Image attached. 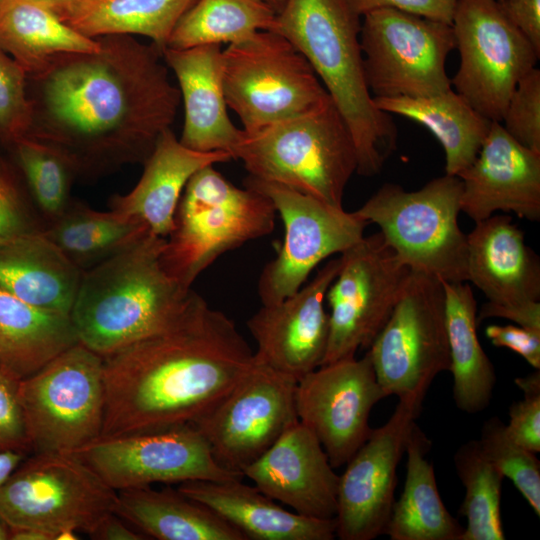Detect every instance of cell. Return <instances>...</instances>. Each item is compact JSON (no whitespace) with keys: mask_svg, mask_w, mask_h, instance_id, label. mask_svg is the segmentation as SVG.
<instances>
[{"mask_svg":"<svg viewBox=\"0 0 540 540\" xmlns=\"http://www.w3.org/2000/svg\"><path fill=\"white\" fill-rule=\"evenodd\" d=\"M10 146L26 189L46 228L71 202V187L76 174L59 153L32 138H21Z\"/></svg>","mask_w":540,"mask_h":540,"instance_id":"38","label":"cell"},{"mask_svg":"<svg viewBox=\"0 0 540 540\" xmlns=\"http://www.w3.org/2000/svg\"><path fill=\"white\" fill-rule=\"evenodd\" d=\"M461 193V179L448 174L416 191L385 183L355 212L380 228L411 271L467 282V234L458 224Z\"/></svg>","mask_w":540,"mask_h":540,"instance_id":"7","label":"cell"},{"mask_svg":"<svg viewBox=\"0 0 540 540\" xmlns=\"http://www.w3.org/2000/svg\"><path fill=\"white\" fill-rule=\"evenodd\" d=\"M165 240L147 231L122 252L83 271L71 310L81 344L104 357L184 314L195 292L165 271Z\"/></svg>","mask_w":540,"mask_h":540,"instance_id":"4","label":"cell"},{"mask_svg":"<svg viewBox=\"0 0 540 540\" xmlns=\"http://www.w3.org/2000/svg\"><path fill=\"white\" fill-rule=\"evenodd\" d=\"M224 151L200 152L184 146L171 128L158 138L143 163L138 183L128 193L110 199L111 210L135 218L155 235L167 238L175 211L190 178L200 169L228 162Z\"/></svg>","mask_w":540,"mask_h":540,"instance_id":"25","label":"cell"},{"mask_svg":"<svg viewBox=\"0 0 540 540\" xmlns=\"http://www.w3.org/2000/svg\"><path fill=\"white\" fill-rule=\"evenodd\" d=\"M195 0H79L56 15L89 38L142 35L163 51Z\"/></svg>","mask_w":540,"mask_h":540,"instance_id":"34","label":"cell"},{"mask_svg":"<svg viewBox=\"0 0 540 540\" xmlns=\"http://www.w3.org/2000/svg\"><path fill=\"white\" fill-rule=\"evenodd\" d=\"M501 124L521 145L540 153V70L537 67L516 84Z\"/></svg>","mask_w":540,"mask_h":540,"instance_id":"41","label":"cell"},{"mask_svg":"<svg viewBox=\"0 0 540 540\" xmlns=\"http://www.w3.org/2000/svg\"><path fill=\"white\" fill-rule=\"evenodd\" d=\"M71 454L85 462L115 491L154 483L244 478L216 462L207 441L192 424L99 437Z\"/></svg>","mask_w":540,"mask_h":540,"instance_id":"17","label":"cell"},{"mask_svg":"<svg viewBox=\"0 0 540 540\" xmlns=\"http://www.w3.org/2000/svg\"><path fill=\"white\" fill-rule=\"evenodd\" d=\"M478 444L485 457L510 479L517 490L540 515V462L535 453L513 441L505 424L496 416L486 420Z\"/></svg>","mask_w":540,"mask_h":540,"instance_id":"39","label":"cell"},{"mask_svg":"<svg viewBox=\"0 0 540 540\" xmlns=\"http://www.w3.org/2000/svg\"><path fill=\"white\" fill-rule=\"evenodd\" d=\"M233 159L242 161L250 177L335 207H343L358 164L351 132L330 96L302 114L253 133L243 131Z\"/></svg>","mask_w":540,"mask_h":540,"instance_id":"5","label":"cell"},{"mask_svg":"<svg viewBox=\"0 0 540 540\" xmlns=\"http://www.w3.org/2000/svg\"><path fill=\"white\" fill-rule=\"evenodd\" d=\"M373 99L381 111L409 118L430 130L444 149L445 172L453 176L475 160L493 122L452 88L428 97Z\"/></svg>","mask_w":540,"mask_h":540,"instance_id":"32","label":"cell"},{"mask_svg":"<svg viewBox=\"0 0 540 540\" xmlns=\"http://www.w3.org/2000/svg\"><path fill=\"white\" fill-rule=\"evenodd\" d=\"M360 27L347 0H287L273 30L306 58L345 120L356 147V172L374 176L396 148L397 128L367 86Z\"/></svg>","mask_w":540,"mask_h":540,"instance_id":"3","label":"cell"},{"mask_svg":"<svg viewBox=\"0 0 540 540\" xmlns=\"http://www.w3.org/2000/svg\"><path fill=\"white\" fill-rule=\"evenodd\" d=\"M82 273L42 232L0 246V286L40 308L71 314Z\"/></svg>","mask_w":540,"mask_h":540,"instance_id":"27","label":"cell"},{"mask_svg":"<svg viewBox=\"0 0 540 540\" xmlns=\"http://www.w3.org/2000/svg\"><path fill=\"white\" fill-rule=\"evenodd\" d=\"M507 18L540 54V0H497Z\"/></svg>","mask_w":540,"mask_h":540,"instance_id":"47","label":"cell"},{"mask_svg":"<svg viewBox=\"0 0 540 540\" xmlns=\"http://www.w3.org/2000/svg\"><path fill=\"white\" fill-rule=\"evenodd\" d=\"M254 360L234 321L195 292L173 324L103 357L100 437L194 424L229 393Z\"/></svg>","mask_w":540,"mask_h":540,"instance_id":"2","label":"cell"},{"mask_svg":"<svg viewBox=\"0 0 540 540\" xmlns=\"http://www.w3.org/2000/svg\"><path fill=\"white\" fill-rule=\"evenodd\" d=\"M362 17L359 40L373 98L428 97L452 88L445 70L456 48L451 24L393 8Z\"/></svg>","mask_w":540,"mask_h":540,"instance_id":"12","label":"cell"},{"mask_svg":"<svg viewBox=\"0 0 540 540\" xmlns=\"http://www.w3.org/2000/svg\"><path fill=\"white\" fill-rule=\"evenodd\" d=\"M18 387L19 381L0 366V451H28Z\"/></svg>","mask_w":540,"mask_h":540,"instance_id":"44","label":"cell"},{"mask_svg":"<svg viewBox=\"0 0 540 540\" xmlns=\"http://www.w3.org/2000/svg\"><path fill=\"white\" fill-rule=\"evenodd\" d=\"M383 398L368 351L360 359L321 365L295 390L298 420L317 437L333 468L345 465L367 440L370 413Z\"/></svg>","mask_w":540,"mask_h":540,"instance_id":"18","label":"cell"},{"mask_svg":"<svg viewBox=\"0 0 540 540\" xmlns=\"http://www.w3.org/2000/svg\"><path fill=\"white\" fill-rule=\"evenodd\" d=\"M430 447L431 441L415 422L405 450L403 491L393 503L385 529L391 540H461L464 528L445 507L434 466L425 457Z\"/></svg>","mask_w":540,"mask_h":540,"instance_id":"30","label":"cell"},{"mask_svg":"<svg viewBox=\"0 0 540 540\" xmlns=\"http://www.w3.org/2000/svg\"><path fill=\"white\" fill-rule=\"evenodd\" d=\"M222 80L228 108L246 133L309 111L329 96L306 58L275 30L227 45Z\"/></svg>","mask_w":540,"mask_h":540,"instance_id":"9","label":"cell"},{"mask_svg":"<svg viewBox=\"0 0 540 540\" xmlns=\"http://www.w3.org/2000/svg\"><path fill=\"white\" fill-rule=\"evenodd\" d=\"M333 469L317 437L297 421L242 474L262 493L294 512L330 519L337 511L339 482Z\"/></svg>","mask_w":540,"mask_h":540,"instance_id":"22","label":"cell"},{"mask_svg":"<svg viewBox=\"0 0 540 540\" xmlns=\"http://www.w3.org/2000/svg\"><path fill=\"white\" fill-rule=\"evenodd\" d=\"M491 317L505 318L519 326L540 331V302L524 306H497L486 302L477 312V323Z\"/></svg>","mask_w":540,"mask_h":540,"instance_id":"48","label":"cell"},{"mask_svg":"<svg viewBox=\"0 0 540 540\" xmlns=\"http://www.w3.org/2000/svg\"><path fill=\"white\" fill-rule=\"evenodd\" d=\"M221 45L166 47L162 57L173 71L184 107L180 142L200 152L224 151L233 159L243 136L228 114L222 80Z\"/></svg>","mask_w":540,"mask_h":540,"instance_id":"23","label":"cell"},{"mask_svg":"<svg viewBox=\"0 0 540 540\" xmlns=\"http://www.w3.org/2000/svg\"><path fill=\"white\" fill-rule=\"evenodd\" d=\"M359 17L381 9L393 8L452 25L457 0H347Z\"/></svg>","mask_w":540,"mask_h":540,"instance_id":"45","label":"cell"},{"mask_svg":"<svg viewBox=\"0 0 540 540\" xmlns=\"http://www.w3.org/2000/svg\"><path fill=\"white\" fill-rule=\"evenodd\" d=\"M296 384L295 379L255 358L229 393L192 424L221 467L242 474L288 427L299 421Z\"/></svg>","mask_w":540,"mask_h":540,"instance_id":"16","label":"cell"},{"mask_svg":"<svg viewBox=\"0 0 540 540\" xmlns=\"http://www.w3.org/2000/svg\"><path fill=\"white\" fill-rule=\"evenodd\" d=\"M486 337L496 347H505L520 355L534 369H540V331L519 325L491 324Z\"/></svg>","mask_w":540,"mask_h":540,"instance_id":"46","label":"cell"},{"mask_svg":"<svg viewBox=\"0 0 540 540\" xmlns=\"http://www.w3.org/2000/svg\"><path fill=\"white\" fill-rule=\"evenodd\" d=\"M540 369L515 379L523 391V399L509 408L508 436L527 450L540 451Z\"/></svg>","mask_w":540,"mask_h":540,"instance_id":"43","label":"cell"},{"mask_svg":"<svg viewBox=\"0 0 540 540\" xmlns=\"http://www.w3.org/2000/svg\"><path fill=\"white\" fill-rule=\"evenodd\" d=\"M50 8L55 14L61 12L79 0H35Z\"/></svg>","mask_w":540,"mask_h":540,"instance_id":"52","label":"cell"},{"mask_svg":"<svg viewBox=\"0 0 540 540\" xmlns=\"http://www.w3.org/2000/svg\"><path fill=\"white\" fill-rule=\"evenodd\" d=\"M45 223L28 193L0 161V246L29 233L42 232Z\"/></svg>","mask_w":540,"mask_h":540,"instance_id":"42","label":"cell"},{"mask_svg":"<svg viewBox=\"0 0 540 540\" xmlns=\"http://www.w3.org/2000/svg\"><path fill=\"white\" fill-rule=\"evenodd\" d=\"M422 405L399 400L382 426L373 429L339 476L336 537L372 540L385 534L397 484V467Z\"/></svg>","mask_w":540,"mask_h":540,"instance_id":"19","label":"cell"},{"mask_svg":"<svg viewBox=\"0 0 540 540\" xmlns=\"http://www.w3.org/2000/svg\"><path fill=\"white\" fill-rule=\"evenodd\" d=\"M453 459L465 488L460 514L467 526L461 540H504L500 513L504 476L485 457L477 440L462 444Z\"/></svg>","mask_w":540,"mask_h":540,"instance_id":"37","label":"cell"},{"mask_svg":"<svg viewBox=\"0 0 540 540\" xmlns=\"http://www.w3.org/2000/svg\"><path fill=\"white\" fill-rule=\"evenodd\" d=\"M443 282L453 399L468 414L485 410L496 384L495 368L477 336V301L466 282Z\"/></svg>","mask_w":540,"mask_h":540,"instance_id":"31","label":"cell"},{"mask_svg":"<svg viewBox=\"0 0 540 540\" xmlns=\"http://www.w3.org/2000/svg\"><path fill=\"white\" fill-rule=\"evenodd\" d=\"M115 514L145 536L159 540H246L203 504L177 489L149 486L117 491Z\"/></svg>","mask_w":540,"mask_h":540,"instance_id":"29","label":"cell"},{"mask_svg":"<svg viewBox=\"0 0 540 540\" xmlns=\"http://www.w3.org/2000/svg\"><path fill=\"white\" fill-rule=\"evenodd\" d=\"M277 12L263 0H195L184 12L167 47L227 45L273 30Z\"/></svg>","mask_w":540,"mask_h":540,"instance_id":"36","label":"cell"},{"mask_svg":"<svg viewBox=\"0 0 540 540\" xmlns=\"http://www.w3.org/2000/svg\"><path fill=\"white\" fill-rule=\"evenodd\" d=\"M263 1H265L268 5H270L278 14L285 6L287 0H263Z\"/></svg>","mask_w":540,"mask_h":540,"instance_id":"53","label":"cell"},{"mask_svg":"<svg viewBox=\"0 0 540 540\" xmlns=\"http://www.w3.org/2000/svg\"><path fill=\"white\" fill-rule=\"evenodd\" d=\"M28 450L71 453L101 436L103 357L80 342L19 381Z\"/></svg>","mask_w":540,"mask_h":540,"instance_id":"10","label":"cell"},{"mask_svg":"<svg viewBox=\"0 0 540 540\" xmlns=\"http://www.w3.org/2000/svg\"><path fill=\"white\" fill-rule=\"evenodd\" d=\"M452 28L460 65L451 86L482 116L501 122L516 84L540 54L497 0H457Z\"/></svg>","mask_w":540,"mask_h":540,"instance_id":"13","label":"cell"},{"mask_svg":"<svg viewBox=\"0 0 540 540\" xmlns=\"http://www.w3.org/2000/svg\"><path fill=\"white\" fill-rule=\"evenodd\" d=\"M367 351L386 397L422 405L433 380L451 365L442 280L411 271Z\"/></svg>","mask_w":540,"mask_h":540,"instance_id":"11","label":"cell"},{"mask_svg":"<svg viewBox=\"0 0 540 540\" xmlns=\"http://www.w3.org/2000/svg\"><path fill=\"white\" fill-rule=\"evenodd\" d=\"M0 48L28 74L61 53L92 52L97 38L86 37L35 0H0Z\"/></svg>","mask_w":540,"mask_h":540,"instance_id":"33","label":"cell"},{"mask_svg":"<svg viewBox=\"0 0 540 540\" xmlns=\"http://www.w3.org/2000/svg\"><path fill=\"white\" fill-rule=\"evenodd\" d=\"M177 490L208 507L239 530L246 540H332L335 518L319 519L291 512L255 486L241 480H192Z\"/></svg>","mask_w":540,"mask_h":540,"instance_id":"26","label":"cell"},{"mask_svg":"<svg viewBox=\"0 0 540 540\" xmlns=\"http://www.w3.org/2000/svg\"><path fill=\"white\" fill-rule=\"evenodd\" d=\"M27 72L0 48V139L9 146L27 136L32 108Z\"/></svg>","mask_w":540,"mask_h":540,"instance_id":"40","label":"cell"},{"mask_svg":"<svg viewBox=\"0 0 540 540\" xmlns=\"http://www.w3.org/2000/svg\"><path fill=\"white\" fill-rule=\"evenodd\" d=\"M245 186L266 195L284 225L283 243L258 281L263 305L280 302L299 290L320 262L360 241L369 224L355 211L347 212L276 183L248 176Z\"/></svg>","mask_w":540,"mask_h":540,"instance_id":"15","label":"cell"},{"mask_svg":"<svg viewBox=\"0 0 540 540\" xmlns=\"http://www.w3.org/2000/svg\"><path fill=\"white\" fill-rule=\"evenodd\" d=\"M25 458L26 453L23 451H0V486L9 478Z\"/></svg>","mask_w":540,"mask_h":540,"instance_id":"50","label":"cell"},{"mask_svg":"<svg viewBox=\"0 0 540 540\" xmlns=\"http://www.w3.org/2000/svg\"><path fill=\"white\" fill-rule=\"evenodd\" d=\"M150 231L139 220L114 210L98 211L73 199L42 233L80 270L122 252Z\"/></svg>","mask_w":540,"mask_h":540,"instance_id":"35","label":"cell"},{"mask_svg":"<svg viewBox=\"0 0 540 540\" xmlns=\"http://www.w3.org/2000/svg\"><path fill=\"white\" fill-rule=\"evenodd\" d=\"M97 39V50L55 55L27 76L26 137L59 153L77 178L143 164L181 101L153 43L130 35Z\"/></svg>","mask_w":540,"mask_h":540,"instance_id":"1","label":"cell"},{"mask_svg":"<svg viewBox=\"0 0 540 540\" xmlns=\"http://www.w3.org/2000/svg\"><path fill=\"white\" fill-rule=\"evenodd\" d=\"M77 343L71 314L34 306L0 286V366L11 377H30Z\"/></svg>","mask_w":540,"mask_h":540,"instance_id":"28","label":"cell"},{"mask_svg":"<svg viewBox=\"0 0 540 540\" xmlns=\"http://www.w3.org/2000/svg\"><path fill=\"white\" fill-rule=\"evenodd\" d=\"M117 491L71 453H34L0 486V517L52 540L66 530L91 536L115 513Z\"/></svg>","mask_w":540,"mask_h":540,"instance_id":"8","label":"cell"},{"mask_svg":"<svg viewBox=\"0 0 540 540\" xmlns=\"http://www.w3.org/2000/svg\"><path fill=\"white\" fill-rule=\"evenodd\" d=\"M338 273L325 295L329 339L322 365L355 357L370 347L396 305L411 270L381 232L340 254Z\"/></svg>","mask_w":540,"mask_h":540,"instance_id":"14","label":"cell"},{"mask_svg":"<svg viewBox=\"0 0 540 540\" xmlns=\"http://www.w3.org/2000/svg\"><path fill=\"white\" fill-rule=\"evenodd\" d=\"M340 256L328 261L306 285L280 302L263 305L247 321L257 343L255 358L296 381L320 367L329 339L325 295Z\"/></svg>","mask_w":540,"mask_h":540,"instance_id":"20","label":"cell"},{"mask_svg":"<svg viewBox=\"0 0 540 540\" xmlns=\"http://www.w3.org/2000/svg\"><path fill=\"white\" fill-rule=\"evenodd\" d=\"M12 540H52L45 532L31 528H9Z\"/></svg>","mask_w":540,"mask_h":540,"instance_id":"51","label":"cell"},{"mask_svg":"<svg viewBox=\"0 0 540 540\" xmlns=\"http://www.w3.org/2000/svg\"><path fill=\"white\" fill-rule=\"evenodd\" d=\"M468 281L497 306L540 301V262L509 215L493 214L467 234Z\"/></svg>","mask_w":540,"mask_h":540,"instance_id":"24","label":"cell"},{"mask_svg":"<svg viewBox=\"0 0 540 540\" xmlns=\"http://www.w3.org/2000/svg\"><path fill=\"white\" fill-rule=\"evenodd\" d=\"M275 216L266 195L247 186L239 188L214 165L206 166L184 188L161 263L172 278L191 289L221 255L270 234Z\"/></svg>","mask_w":540,"mask_h":540,"instance_id":"6","label":"cell"},{"mask_svg":"<svg viewBox=\"0 0 540 540\" xmlns=\"http://www.w3.org/2000/svg\"><path fill=\"white\" fill-rule=\"evenodd\" d=\"M458 177L460 208L475 223L497 211L540 220V153L512 138L493 121L475 160Z\"/></svg>","mask_w":540,"mask_h":540,"instance_id":"21","label":"cell"},{"mask_svg":"<svg viewBox=\"0 0 540 540\" xmlns=\"http://www.w3.org/2000/svg\"><path fill=\"white\" fill-rule=\"evenodd\" d=\"M100 540H143L147 539L142 532L130 529L124 520L115 513L106 518L90 536Z\"/></svg>","mask_w":540,"mask_h":540,"instance_id":"49","label":"cell"},{"mask_svg":"<svg viewBox=\"0 0 540 540\" xmlns=\"http://www.w3.org/2000/svg\"><path fill=\"white\" fill-rule=\"evenodd\" d=\"M10 529L5 521L0 517V540L9 539Z\"/></svg>","mask_w":540,"mask_h":540,"instance_id":"54","label":"cell"}]
</instances>
